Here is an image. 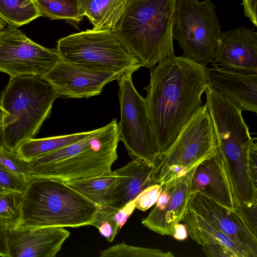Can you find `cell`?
<instances>
[{
    "instance_id": "obj_1",
    "label": "cell",
    "mask_w": 257,
    "mask_h": 257,
    "mask_svg": "<svg viewBox=\"0 0 257 257\" xmlns=\"http://www.w3.org/2000/svg\"><path fill=\"white\" fill-rule=\"evenodd\" d=\"M206 68L174 55L150 69V81L144 89L159 155L202 106L201 96L208 87Z\"/></svg>"
},
{
    "instance_id": "obj_2",
    "label": "cell",
    "mask_w": 257,
    "mask_h": 257,
    "mask_svg": "<svg viewBox=\"0 0 257 257\" xmlns=\"http://www.w3.org/2000/svg\"><path fill=\"white\" fill-rule=\"evenodd\" d=\"M120 141L118 123L113 118L84 139L30 162V178L66 182L107 174L117 158Z\"/></svg>"
},
{
    "instance_id": "obj_3",
    "label": "cell",
    "mask_w": 257,
    "mask_h": 257,
    "mask_svg": "<svg viewBox=\"0 0 257 257\" xmlns=\"http://www.w3.org/2000/svg\"><path fill=\"white\" fill-rule=\"evenodd\" d=\"M176 0H125L113 31L142 66L151 69L174 55Z\"/></svg>"
},
{
    "instance_id": "obj_4",
    "label": "cell",
    "mask_w": 257,
    "mask_h": 257,
    "mask_svg": "<svg viewBox=\"0 0 257 257\" xmlns=\"http://www.w3.org/2000/svg\"><path fill=\"white\" fill-rule=\"evenodd\" d=\"M98 207L62 181L31 178L23 193L19 225L63 227L91 225Z\"/></svg>"
},
{
    "instance_id": "obj_5",
    "label": "cell",
    "mask_w": 257,
    "mask_h": 257,
    "mask_svg": "<svg viewBox=\"0 0 257 257\" xmlns=\"http://www.w3.org/2000/svg\"><path fill=\"white\" fill-rule=\"evenodd\" d=\"M58 97L41 77L25 75L10 78L0 100L7 112L0 133L2 145L14 152L24 142L33 138L50 116Z\"/></svg>"
},
{
    "instance_id": "obj_6",
    "label": "cell",
    "mask_w": 257,
    "mask_h": 257,
    "mask_svg": "<svg viewBox=\"0 0 257 257\" xmlns=\"http://www.w3.org/2000/svg\"><path fill=\"white\" fill-rule=\"evenodd\" d=\"M56 50L62 60L92 71L121 75L142 66L113 31L88 30L57 41Z\"/></svg>"
},
{
    "instance_id": "obj_7",
    "label": "cell",
    "mask_w": 257,
    "mask_h": 257,
    "mask_svg": "<svg viewBox=\"0 0 257 257\" xmlns=\"http://www.w3.org/2000/svg\"><path fill=\"white\" fill-rule=\"evenodd\" d=\"M218 151L217 140L206 104L201 106L177 138L153 164V181L161 185L185 175Z\"/></svg>"
},
{
    "instance_id": "obj_8",
    "label": "cell",
    "mask_w": 257,
    "mask_h": 257,
    "mask_svg": "<svg viewBox=\"0 0 257 257\" xmlns=\"http://www.w3.org/2000/svg\"><path fill=\"white\" fill-rule=\"evenodd\" d=\"M215 8L211 0H176L173 39L183 56L205 66L212 60L221 32Z\"/></svg>"
},
{
    "instance_id": "obj_9",
    "label": "cell",
    "mask_w": 257,
    "mask_h": 257,
    "mask_svg": "<svg viewBox=\"0 0 257 257\" xmlns=\"http://www.w3.org/2000/svg\"><path fill=\"white\" fill-rule=\"evenodd\" d=\"M133 72L122 74L118 79L120 120L118 123L120 140L128 155L153 164L159 155L147 105L136 89Z\"/></svg>"
},
{
    "instance_id": "obj_10",
    "label": "cell",
    "mask_w": 257,
    "mask_h": 257,
    "mask_svg": "<svg viewBox=\"0 0 257 257\" xmlns=\"http://www.w3.org/2000/svg\"><path fill=\"white\" fill-rule=\"evenodd\" d=\"M60 59L56 49L34 42L17 27L9 24L0 31V71L10 78L25 75L43 78Z\"/></svg>"
},
{
    "instance_id": "obj_11",
    "label": "cell",
    "mask_w": 257,
    "mask_h": 257,
    "mask_svg": "<svg viewBox=\"0 0 257 257\" xmlns=\"http://www.w3.org/2000/svg\"><path fill=\"white\" fill-rule=\"evenodd\" d=\"M198 165L185 175L162 185V190L156 205L142 219L144 226L162 235L173 234L175 225L182 221L187 209L191 180Z\"/></svg>"
},
{
    "instance_id": "obj_12",
    "label": "cell",
    "mask_w": 257,
    "mask_h": 257,
    "mask_svg": "<svg viewBox=\"0 0 257 257\" xmlns=\"http://www.w3.org/2000/svg\"><path fill=\"white\" fill-rule=\"evenodd\" d=\"M187 207L221 230L247 257L257 256V237L235 210H231L197 191L190 193Z\"/></svg>"
},
{
    "instance_id": "obj_13",
    "label": "cell",
    "mask_w": 257,
    "mask_h": 257,
    "mask_svg": "<svg viewBox=\"0 0 257 257\" xmlns=\"http://www.w3.org/2000/svg\"><path fill=\"white\" fill-rule=\"evenodd\" d=\"M120 76L113 72L92 71L60 59L42 78L59 97L81 98L99 95L107 84L117 80Z\"/></svg>"
},
{
    "instance_id": "obj_14",
    "label": "cell",
    "mask_w": 257,
    "mask_h": 257,
    "mask_svg": "<svg viewBox=\"0 0 257 257\" xmlns=\"http://www.w3.org/2000/svg\"><path fill=\"white\" fill-rule=\"evenodd\" d=\"M211 65L257 73V33L241 27L221 32Z\"/></svg>"
},
{
    "instance_id": "obj_15",
    "label": "cell",
    "mask_w": 257,
    "mask_h": 257,
    "mask_svg": "<svg viewBox=\"0 0 257 257\" xmlns=\"http://www.w3.org/2000/svg\"><path fill=\"white\" fill-rule=\"evenodd\" d=\"M70 232L63 227H26L8 230L9 257H55Z\"/></svg>"
},
{
    "instance_id": "obj_16",
    "label": "cell",
    "mask_w": 257,
    "mask_h": 257,
    "mask_svg": "<svg viewBox=\"0 0 257 257\" xmlns=\"http://www.w3.org/2000/svg\"><path fill=\"white\" fill-rule=\"evenodd\" d=\"M208 86L241 110L257 112V73L206 68Z\"/></svg>"
},
{
    "instance_id": "obj_17",
    "label": "cell",
    "mask_w": 257,
    "mask_h": 257,
    "mask_svg": "<svg viewBox=\"0 0 257 257\" xmlns=\"http://www.w3.org/2000/svg\"><path fill=\"white\" fill-rule=\"evenodd\" d=\"M195 191L231 210H235L230 182L218 149L197 166L191 183V192Z\"/></svg>"
},
{
    "instance_id": "obj_18",
    "label": "cell",
    "mask_w": 257,
    "mask_h": 257,
    "mask_svg": "<svg viewBox=\"0 0 257 257\" xmlns=\"http://www.w3.org/2000/svg\"><path fill=\"white\" fill-rule=\"evenodd\" d=\"M153 169L151 164L133 159L125 166L113 171L116 182L109 205L122 208L135 200L144 189L155 184L151 177Z\"/></svg>"
},
{
    "instance_id": "obj_19",
    "label": "cell",
    "mask_w": 257,
    "mask_h": 257,
    "mask_svg": "<svg viewBox=\"0 0 257 257\" xmlns=\"http://www.w3.org/2000/svg\"><path fill=\"white\" fill-rule=\"evenodd\" d=\"M182 221L191 238L198 245L219 243L228 247L237 257H247L227 235L191 209L187 208Z\"/></svg>"
},
{
    "instance_id": "obj_20",
    "label": "cell",
    "mask_w": 257,
    "mask_h": 257,
    "mask_svg": "<svg viewBox=\"0 0 257 257\" xmlns=\"http://www.w3.org/2000/svg\"><path fill=\"white\" fill-rule=\"evenodd\" d=\"M80 9L95 31H113L122 13L125 0H77Z\"/></svg>"
},
{
    "instance_id": "obj_21",
    "label": "cell",
    "mask_w": 257,
    "mask_h": 257,
    "mask_svg": "<svg viewBox=\"0 0 257 257\" xmlns=\"http://www.w3.org/2000/svg\"><path fill=\"white\" fill-rule=\"evenodd\" d=\"M64 182L97 206H101L110 204L116 176L111 171L94 177Z\"/></svg>"
},
{
    "instance_id": "obj_22",
    "label": "cell",
    "mask_w": 257,
    "mask_h": 257,
    "mask_svg": "<svg viewBox=\"0 0 257 257\" xmlns=\"http://www.w3.org/2000/svg\"><path fill=\"white\" fill-rule=\"evenodd\" d=\"M94 130L42 139H30L24 142L17 152L31 162L46 154L76 142L90 135Z\"/></svg>"
},
{
    "instance_id": "obj_23",
    "label": "cell",
    "mask_w": 257,
    "mask_h": 257,
    "mask_svg": "<svg viewBox=\"0 0 257 257\" xmlns=\"http://www.w3.org/2000/svg\"><path fill=\"white\" fill-rule=\"evenodd\" d=\"M135 199L122 208L111 205L98 206L91 225L96 227L108 241L111 242L135 208Z\"/></svg>"
},
{
    "instance_id": "obj_24",
    "label": "cell",
    "mask_w": 257,
    "mask_h": 257,
    "mask_svg": "<svg viewBox=\"0 0 257 257\" xmlns=\"http://www.w3.org/2000/svg\"><path fill=\"white\" fill-rule=\"evenodd\" d=\"M42 16L34 0H0V18L15 27Z\"/></svg>"
},
{
    "instance_id": "obj_25",
    "label": "cell",
    "mask_w": 257,
    "mask_h": 257,
    "mask_svg": "<svg viewBox=\"0 0 257 257\" xmlns=\"http://www.w3.org/2000/svg\"><path fill=\"white\" fill-rule=\"evenodd\" d=\"M42 16L51 20L64 19L78 23L84 16L77 0H34Z\"/></svg>"
},
{
    "instance_id": "obj_26",
    "label": "cell",
    "mask_w": 257,
    "mask_h": 257,
    "mask_svg": "<svg viewBox=\"0 0 257 257\" xmlns=\"http://www.w3.org/2000/svg\"><path fill=\"white\" fill-rule=\"evenodd\" d=\"M23 193H0V226L9 230L19 224Z\"/></svg>"
},
{
    "instance_id": "obj_27",
    "label": "cell",
    "mask_w": 257,
    "mask_h": 257,
    "mask_svg": "<svg viewBox=\"0 0 257 257\" xmlns=\"http://www.w3.org/2000/svg\"><path fill=\"white\" fill-rule=\"evenodd\" d=\"M101 257H172L170 251L160 249L134 246L124 242L112 246L100 253Z\"/></svg>"
},
{
    "instance_id": "obj_28",
    "label": "cell",
    "mask_w": 257,
    "mask_h": 257,
    "mask_svg": "<svg viewBox=\"0 0 257 257\" xmlns=\"http://www.w3.org/2000/svg\"><path fill=\"white\" fill-rule=\"evenodd\" d=\"M0 168L27 180L30 179V163L16 151L11 152L0 144Z\"/></svg>"
},
{
    "instance_id": "obj_29",
    "label": "cell",
    "mask_w": 257,
    "mask_h": 257,
    "mask_svg": "<svg viewBox=\"0 0 257 257\" xmlns=\"http://www.w3.org/2000/svg\"><path fill=\"white\" fill-rule=\"evenodd\" d=\"M29 181L0 168V193H23Z\"/></svg>"
},
{
    "instance_id": "obj_30",
    "label": "cell",
    "mask_w": 257,
    "mask_h": 257,
    "mask_svg": "<svg viewBox=\"0 0 257 257\" xmlns=\"http://www.w3.org/2000/svg\"><path fill=\"white\" fill-rule=\"evenodd\" d=\"M162 186L153 184L141 192L135 199V208L145 211L154 205L162 191Z\"/></svg>"
},
{
    "instance_id": "obj_31",
    "label": "cell",
    "mask_w": 257,
    "mask_h": 257,
    "mask_svg": "<svg viewBox=\"0 0 257 257\" xmlns=\"http://www.w3.org/2000/svg\"><path fill=\"white\" fill-rule=\"evenodd\" d=\"M234 207L250 231L257 237V202L242 203Z\"/></svg>"
},
{
    "instance_id": "obj_32",
    "label": "cell",
    "mask_w": 257,
    "mask_h": 257,
    "mask_svg": "<svg viewBox=\"0 0 257 257\" xmlns=\"http://www.w3.org/2000/svg\"><path fill=\"white\" fill-rule=\"evenodd\" d=\"M202 250L209 257H237V255L225 245L219 243L202 245Z\"/></svg>"
},
{
    "instance_id": "obj_33",
    "label": "cell",
    "mask_w": 257,
    "mask_h": 257,
    "mask_svg": "<svg viewBox=\"0 0 257 257\" xmlns=\"http://www.w3.org/2000/svg\"><path fill=\"white\" fill-rule=\"evenodd\" d=\"M241 4L243 7L244 15L256 27L257 0H242Z\"/></svg>"
},
{
    "instance_id": "obj_34",
    "label": "cell",
    "mask_w": 257,
    "mask_h": 257,
    "mask_svg": "<svg viewBox=\"0 0 257 257\" xmlns=\"http://www.w3.org/2000/svg\"><path fill=\"white\" fill-rule=\"evenodd\" d=\"M8 233V230L0 226V256L3 257H9Z\"/></svg>"
},
{
    "instance_id": "obj_35",
    "label": "cell",
    "mask_w": 257,
    "mask_h": 257,
    "mask_svg": "<svg viewBox=\"0 0 257 257\" xmlns=\"http://www.w3.org/2000/svg\"><path fill=\"white\" fill-rule=\"evenodd\" d=\"M173 237L179 241L186 239L188 236V231L185 224L178 223L175 225Z\"/></svg>"
},
{
    "instance_id": "obj_36",
    "label": "cell",
    "mask_w": 257,
    "mask_h": 257,
    "mask_svg": "<svg viewBox=\"0 0 257 257\" xmlns=\"http://www.w3.org/2000/svg\"><path fill=\"white\" fill-rule=\"evenodd\" d=\"M7 114V112L4 109L0 104V133L3 127L4 118Z\"/></svg>"
},
{
    "instance_id": "obj_37",
    "label": "cell",
    "mask_w": 257,
    "mask_h": 257,
    "mask_svg": "<svg viewBox=\"0 0 257 257\" xmlns=\"http://www.w3.org/2000/svg\"><path fill=\"white\" fill-rule=\"evenodd\" d=\"M5 22L0 18V31L5 28Z\"/></svg>"
},
{
    "instance_id": "obj_38",
    "label": "cell",
    "mask_w": 257,
    "mask_h": 257,
    "mask_svg": "<svg viewBox=\"0 0 257 257\" xmlns=\"http://www.w3.org/2000/svg\"><path fill=\"white\" fill-rule=\"evenodd\" d=\"M1 144V143H0V144Z\"/></svg>"
}]
</instances>
